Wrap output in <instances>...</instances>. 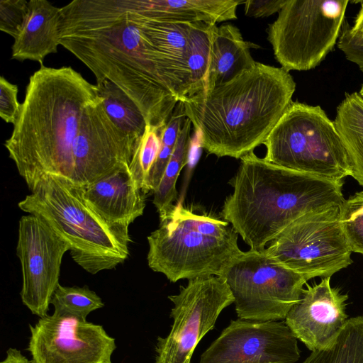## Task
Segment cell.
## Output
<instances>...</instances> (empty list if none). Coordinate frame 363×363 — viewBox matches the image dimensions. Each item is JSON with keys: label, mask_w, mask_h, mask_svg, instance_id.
<instances>
[{"label": "cell", "mask_w": 363, "mask_h": 363, "mask_svg": "<svg viewBox=\"0 0 363 363\" xmlns=\"http://www.w3.org/2000/svg\"><path fill=\"white\" fill-rule=\"evenodd\" d=\"M60 13V45L96 82L107 79L118 86L147 125L161 130L179 101L168 64L143 31L128 0H74Z\"/></svg>", "instance_id": "1"}, {"label": "cell", "mask_w": 363, "mask_h": 363, "mask_svg": "<svg viewBox=\"0 0 363 363\" xmlns=\"http://www.w3.org/2000/svg\"><path fill=\"white\" fill-rule=\"evenodd\" d=\"M99 97L96 85L71 67L43 65L30 76L18 118L4 143L30 190L47 174L72 182L81 118Z\"/></svg>", "instance_id": "2"}, {"label": "cell", "mask_w": 363, "mask_h": 363, "mask_svg": "<svg viewBox=\"0 0 363 363\" xmlns=\"http://www.w3.org/2000/svg\"><path fill=\"white\" fill-rule=\"evenodd\" d=\"M295 90L289 72L257 62L230 81L187 98L184 112L208 154L240 159L263 144Z\"/></svg>", "instance_id": "3"}, {"label": "cell", "mask_w": 363, "mask_h": 363, "mask_svg": "<svg viewBox=\"0 0 363 363\" xmlns=\"http://www.w3.org/2000/svg\"><path fill=\"white\" fill-rule=\"evenodd\" d=\"M240 160L220 216L250 250L265 249L301 217L345 200L344 182L274 164L254 152Z\"/></svg>", "instance_id": "4"}, {"label": "cell", "mask_w": 363, "mask_h": 363, "mask_svg": "<svg viewBox=\"0 0 363 363\" xmlns=\"http://www.w3.org/2000/svg\"><path fill=\"white\" fill-rule=\"evenodd\" d=\"M18 206L53 229L73 260L91 274L114 269L129 255V227L106 222L88 204L84 187L52 174L40 177Z\"/></svg>", "instance_id": "5"}, {"label": "cell", "mask_w": 363, "mask_h": 363, "mask_svg": "<svg viewBox=\"0 0 363 363\" xmlns=\"http://www.w3.org/2000/svg\"><path fill=\"white\" fill-rule=\"evenodd\" d=\"M238 234L227 221L175 204L147 236V263L170 281L220 276L241 250Z\"/></svg>", "instance_id": "6"}, {"label": "cell", "mask_w": 363, "mask_h": 363, "mask_svg": "<svg viewBox=\"0 0 363 363\" xmlns=\"http://www.w3.org/2000/svg\"><path fill=\"white\" fill-rule=\"evenodd\" d=\"M274 164L328 180L351 176L347 151L320 106L292 101L263 143Z\"/></svg>", "instance_id": "7"}, {"label": "cell", "mask_w": 363, "mask_h": 363, "mask_svg": "<svg viewBox=\"0 0 363 363\" xmlns=\"http://www.w3.org/2000/svg\"><path fill=\"white\" fill-rule=\"evenodd\" d=\"M349 0H287L267 28L274 57L287 72L317 67L338 41Z\"/></svg>", "instance_id": "8"}, {"label": "cell", "mask_w": 363, "mask_h": 363, "mask_svg": "<svg viewBox=\"0 0 363 363\" xmlns=\"http://www.w3.org/2000/svg\"><path fill=\"white\" fill-rule=\"evenodd\" d=\"M233 296L238 318L281 320L300 301L308 279L264 251H240L222 274Z\"/></svg>", "instance_id": "9"}, {"label": "cell", "mask_w": 363, "mask_h": 363, "mask_svg": "<svg viewBox=\"0 0 363 363\" xmlns=\"http://www.w3.org/2000/svg\"><path fill=\"white\" fill-rule=\"evenodd\" d=\"M341 205L301 217L274 238L265 252L308 280L331 277L347 268L353 262L352 252L340 223Z\"/></svg>", "instance_id": "10"}, {"label": "cell", "mask_w": 363, "mask_h": 363, "mask_svg": "<svg viewBox=\"0 0 363 363\" xmlns=\"http://www.w3.org/2000/svg\"><path fill=\"white\" fill-rule=\"evenodd\" d=\"M168 298L174 305L173 323L167 336L157 338L154 363H191L199 342L234 298L222 277L210 276L189 280L178 294Z\"/></svg>", "instance_id": "11"}, {"label": "cell", "mask_w": 363, "mask_h": 363, "mask_svg": "<svg viewBox=\"0 0 363 363\" xmlns=\"http://www.w3.org/2000/svg\"><path fill=\"white\" fill-rule=\"evenodd\" d=\"M68 250L67 242L38 217L28 214L20 218L16 246L23 277L20 295L22 303L40 318L48 314Z\"/></svg>", "instance_id": "12"}, {"label": "cell", "mask_w": 363, "mask_h": 363, "mask_svg": "<svg viewBox=\"0 0 363 363\" xmlns=\"http://www.w3.org/2000/svg\"><path fill=\"white\" fill-rule=\"evenodd\" d=\"M29 327L33 363H111L116 341L101 325L53 313Z\"/></svg>", "instance_id": "13"}, {"label": "cell", "mask_w": 363, "mask_h": 363, "mask_svg": "<svg viewBox=\"0 0 363 363\" xmlns=\"http://www.w3.org/2000/svg\"><path fill=\"white\" fill-rule=\"evenodd\" d=\"M298 339L285 320H231L199 363H296Z\"/></svg>", "instance_id": "14"}, {"label": "cell", "mask_w": 363, "mask_h": 363, "mask_svg": "<svg viewBox=\"0 0 363 363\" xmlns=\"http://www.w3.org/2000/svg\"><path fill=\"white\" fill-rule=\"evenodd\" d=\"M140 139L127 135L112 121L99 95L81 118L73 149L72 182L85 187L117 167L130 164Z\"/></svg>", "instance_id": "15"}, {"label": "cell", "mask_w": 363, "mask_h": 363, "mask_svg": "<svg viewBox=\"0 0 363 363\" xmlns=\"http://www.w3.org/2000/svg\"><path fill=\"white\" fill-rule=\"evenodd\" d=\"M306 285L300 301L291 308L285 322L296 337L313 352L329 347L345 325L348 296L331 286L330 277Z\"/></svg>", "instance_id": "16"}, {"label": "cell", "mask_w": 363, "mask_h": 363, "mask_svg": "<svg viewBox=\"0 0 363 363\" xmlns=\"http://www.w3.org/2000/svg\"><path fill=\"white\" fill-rule=\"evenodd\" d=\"M145 195L128 164L84 187V197L91 208L106 222L118 226L129 227L143 214Z\"/></svg>", "instance_id": "17"}, {"label": "cell", "mask_w": 363, "mask_h": 363, "mask_svg": "<svg viewBox=\"0 0 363 363\" xmlns=\"http://www.w3.org/2000/svg\"><path fill=\"white\" fill-rule=\"evenodd\" d=\"M128 2L143 31L168 64L175 97L179 102L185 101L190 94L188 69L189 23L148 18L138 11L133 0H128Z\"/></svg>", "instance_id": "18"}, {"label": "cell", "mask_w": 363, "mask_h": 363, "mask_svg": "<svg viewBox=\"0 0 363 363\" xmlns=\"http://www.w3.org/2000/svg\"><path fill=\"white\" fill-rule=\"evenodd\" d=\"M60 8L47 0L29 1L26 23L14 38L11 58L19 61L32 60L40 63L45 57L57 52L60 44Z\"/></svg>", "instance_id": "19"}, {"label": "cell", "mask_w": 363, "mask_h": 363, "mask_svg": "<svg viewBox=\"0 0 363 363\" xmlns=\"http://www.w3.org/2000/svg\"><path fill=\"white\" fill-rule=\"evenodd\" d=\"M255 43L244 40L238 27L225 23L213 25L206 91L230 81L257 63L250 53L251 48H259Z\"/></svg>", "instance_id": "20"}, {"label": "cell", "mask_w": 363, "mask_h": 363, "mask_svg": "<svg viewBox=\"0 0 363 363\" xmlns=\"http://www.w3.org/2000/svg\"><path fill=\"white\" fill-rule=\"evenodd\" d=\"M241 0H133L139 12L162 21L216 25L237 18Z\"/></svg>", "instance_id": "21"}, {"label": "cell", "mask_w": 363, "mask_h": 363, "mask_svg": "<svg viewBox=\"0 0 363 363\" xmlns=\"http://www.w3.org/2000/svg\"><path fill=\"white\" fill-rule=\"evenodd\" d=\"M334 123L348 155L351 177L363 186V97L359 92L345 94Z\"/></svg>", "instance_id": "22"}, {"label": "cell", "mask_w": 363, "mask_h": 363, "mask_svg": "<svg viewBox=\"0 0 363 363\" xmlns=\"http://www.w3.org/2000/svg\"><path fill=\"white\" fill-rule=\"evenodd\" d=\"M96 85L105 110L112 121L127 135L140 139L147 123L138 106L109 80L96 82Z\"/></svg>", "instance_id": "23"}, {"label": "cell", "mask_w": 363, "mask_h": 363, "mask_svg": "<svg viewBox=\"0 0 363 363\" xmlns=\"http://www.w3.org/2000/svg\"><path fill=\"white\" fill-rule=\"evenodd\" d=\"M191 126V122L186 118L171 158L158 186L153 192V204L159 214L160 220L164 219L175 206L174 202L177 199L176 184L181 170L187 162Z\"/></svg>", "instance_id": "24"}, {"label": "cell", "mask_w": 363, "mask_h": 363, "mask_svg": "<svg viewBox=\"0 0 363 363\" xmlns=\"http://www.w3.org/2000/svg\"><path fill=\"white\" fill-rule=\"evenodd\" d=\"M301 363H363V315L347 319L333 343Z\"/></svg>", "instance_id": "25"}, {"label": "cell", "mask_w": 363, "mask_h": 363, "mask_svg": "<svg viewBox=\"0 0 363 363\" xmlns=\"http://www.w3.org/2000/svg\"><path fill=\"white\" fill-rule=\"evenodd\" d=\"M213 24L189 23L188 69L191 97L206 89ZM188 97V98H189Z\"/></svg>", "instance_id": "26"}, {"label": "cell", "mask_w": 363, "mask_h": 363, "mask_svg": "<svg viewBox=\"0 0 363 363\" xmlns=\"http://www.w3.org/2000/svg\"><path fill=\"white\" fill-rule=\"evenodd\" d=\"M50 304L54 306V314L83 320H86L90 313L104 306L102 299L87 286H63L60 284L54 292Z\"/></svg>", "instance_id": "27"}, {"label": "cell", "mask_w": 363, "mask_h": 363, "mask_svg": "<svg viewBox=\"0 0 363 363\" xmlns=\"http://www.w3.org/2000/svg\"><path fill=\"white\" fill-rule=\"evenodd\" d=\"M185 119L184 104L182 101H179L167 123L161 130L160 150L148 177L149 193L154 192L160 182Z\"/></svg>", "instance_id": "28"}, {"label": "cell", "mask_w": 363, "mask_h": 363, "mask_svg": "<svg viewBox=\"0 0 363 363\" xmlns=\"http://www.w3.org/2000/svg\"><path fill=\"white\" fill-rule=\"evenodd\" d=\"M161 130L147 125L129 164L131 173L145 194L149 193V174L160 150Z\"/></svg>", "instance_id": "29"}, {"label": "cell", "mask_w": 363, "mask_h": 363, "mask_svg": "<svg viewBox=\"0 0 363 363\" xmlns=\"http://www.w3.org/2000/svg\"><path fill=\"white\" fill-rule=\"evenodd\" d=\"M340 219L352 252L363 255V191L344 200Z\"/></svg>", "instance_id": "30"}, {"label": "cell", "mask_w": 363, "mask_h": 363, "mask_svg": "<svg viewBox=\"0 0 363 363\" xmlns=\"http://www.w3.org/2000/svg\"><path fill=\"white\" fill-rule=\"evenodd\" d=\"M29 11V1H0V30L15 38L23 28Z\"/></svg>", "instance_id": "31"}, {"label": "cell", "mask_w": 363, "mask_h": 363, "mask_svg": "<svg viewBox=\"0 0 363 363\" xmlns=\"http://www.w3.org/2000/svg\"><path fill=\"white\" fill-rule=\"evenodd\" d=\"M18 86L3 76L0 78V116L6 123L15 124L21 104L18 101Z\"/></svg>", "instance_id": "32"}, {"label": "cell", "mask_w": 363, "mask_h": 363, "mask_svg": "<svg viewBox=\"0 0 363 363\" xmlns=\"http://www.w3.org/2000/svg\"><path fill=\"white\" fill-rule=\"evenodd\" d=\"M337 46L345 57L363 72V39L350 35L345 27V23L343 24Z\"/></svg>", "instance_id": "33"}, {"label": "cell", "mask_w": 363, "mask_h": 363, "mask_svg": "<svg viewBox=\"0 0 363 363\" xmlns=\"http://www.w3.org/2000/svg\"><path fill=\"white\" fill-rule=\"evenodd\" d=\"M287 0H245V14L249 17H268L282 9Z\"/></svg>", "instance_id": "34"}, {"label": "cell", "mask_w": 363, "mask_h": 363, "mask_svg": "<svg viewBox=\"0 0 363 363\" xmlns=\"http://www.w3.org/2000/svg\"><path fill=\"white\" fill-rule=\"evenodd\" d=\"M360 2V9L357 14L353 26L345 23V27L350 35L363 39V1Z\"/></svg>", "instance_id": "35"}, {"label": "cell", "mask_w": 363, "mask_h": 363, "mask_svg": "<svg viewBox=\"0 0 363 363\" xmlns=\"http://www.w3.org/2000/svg\"><path fill=\"white\" fill-rule=\"evenodd\" d=\"M0 363H33L16 348H9L6 357Z\"/></svg>", "instance_id": "36"}, {"label": "cell", "mask_w": 363, "mask_h": 363, "mask_svg": "<svg viewBox=\"0 0 363 363\" xmlns=\"http://www.w3.org/2000/svg\"><path fill=\"white\" fill-rule=\"evenodd\" d=\"M359 94L363 97V84L359 89Z\"/></svg>", "instance_id": "37"}]
</instances>
